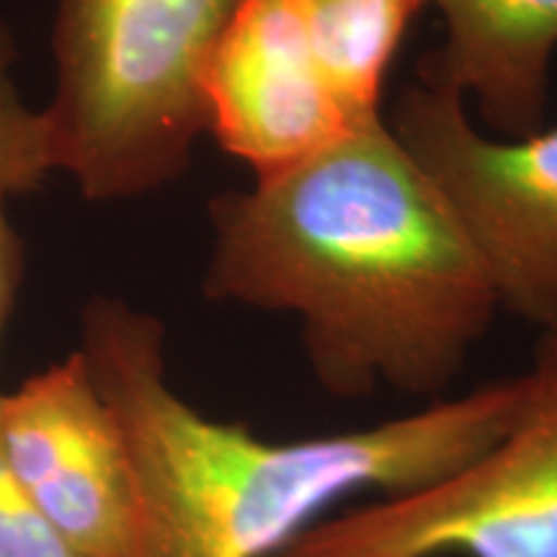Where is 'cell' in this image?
I'll use <instances>...</instances> for the list:
<instances>
[{"instance_id":"obj_1","label":"cell","mask_w":557,"mask_h":557,"mask_svg":"<svg viewBox=\"0 0 557 557\" xmlns=\"http://www.w3.org/2000/svg\"><path fill=\"white\" fill-rule=\"evenodd\" d=\"M205 295L299 318L336 398H438L498 312L475 248L385 116L209 201Z\"/></svg>"},{"instance_id":"obj_2","label":"cell","mask_w":557,"mask_h":557,"mask_svg":"<svg viewBox=\"0 0 557 557\" xmlns=\"http://www.w3.org/2000/svg\"><path fill=\"white\" fill-rule=\"evenodd\" d=\"M81 336L135 472L129 557H276L344 498H400L455 475L506 434L524 400L519 374L367 429L269 442L181 398L150 312L94 297Z\"/></svg>"},{"instance_id":"obj_3","label":"cell","mask_w":557,"mask_h":557,"mask_svg":"<svg viewBox=\"0 0 557 557\" xmlns=\"http://www.w3.org/2000/svg\"><path fill=\"white\" fill-rule=\"evenodd\" d=\"M240 0H58V169L94 201L135 199L189 169L205 73Z\"/></svg>"},{"instance_id":"obj_4","label":"cell","mask_w":557,"mask_h":557,"mask_svg":"<svg viewBox=\"0 0 557 557\" xmlns=\"http://www.w3.org/2000/svg\"><path fill=\"white\" fill-rule=\"evenodd\" d=\"M504 436L426 491L318 521L276 557H557V329Z\"/></svg>"},{"instance_id":"obj_5","label":"cell","mask_w":557,"mask_h":557,"mask_svg":"<svg viewBox=\"0 0 557 557\" xmlns=\"http://www.w3.org/2000/svg\"><path fill=\"white\" fill-rule=\"evenodd\" d=\"M387 124L468 235L498 310L557 329V127L483 135L457 90L421 75L400 90Z\"/></svg>"},{"instance_id":"obj_6","label":"cell","mask_w":557,"mask_h":557,"mask_svg":"<svg viewBox=\"0 0 557 557\" xmlns=\"http://www.w3.org/2000/svg\"><path fill=\"white\" fill-rule=\"evenodd\" d=\"M0 449L32 504L83 557H129L137 485L81 351L0 393Z\"/></svg>"},{"instance_id":"obj_7","label":"cell","mask_w":557,"mask_h":557,"mask_svg":"<svg viewBox=\"0 0 557 557\" xmlns=\"http://www.w3.org/2000/svg\"><path fill=\"white\" fill-rule=\"evenodd\" d=\"M207 132L256 181L359 127L320 65L297 0H240L205 73Z\"/></svg>"},{"instance_id":"obj_8","label":"cell","mask_w":557,"mask_h":557,"mask_svg":"<svg viewBox=\"0 0 557 557\" xmlns=\"http://www.w3.org/2000/svg\"><path fill=\"white\" fill-rule=\"evenodd\" d=\"M447 24V41L418 65L421 78L478 101L504 139L545 129L549 65L557 50V0H426Z\"/></svg>"},{"instance_id":"obj_9","label":"cell","mask_w":557,"mask_h":557,"mask_svg":"<svg viewBox=\"0 0 557 557\" xmlns=\"http://www.w3.org/2000/svg\"><path fill=\"white\" fill-rule=\"evenodd\" d=\"M315 54L354 124L380 120L382 86L426 0H297Z\"/></svg>"},{"instance_id":"obj_10","label":"cell","mask_w":557,"mask_h":557,"mask_svg":"<svg viewBox=\"0 0 557 557\" xmlns=\"http://www.w3.org/2000/svg\"><path fill=\"white\" fill-rule=\"evenodd\" d=\"M16 41L0 21V197L34 191L58 169L54 132L47 111L24 107L11 81Z\"/></svg>"},{"instance_id":"obj_11","label":"cell","mask_w":557,"mask_h":557,"mask_svg":"<svg viewBox=\"0 0 557 557\" xmlns=\"http://www.w3.org/2000/svg\"><path fill=\"white\" fill-rule=\"evenodd\" d=\"M0 557H83L54 532L13 478L0 449Z\"/></svg>"},{"instance_id":"obj_12","label":"cell","mask_w":557,"mask_h":557,"mask_svg":"<svg viewBox=\"0 0 557 557\" xmlns=\"http://www.w3.org/2000/svg\"><path fill=\"white\" fill-rule=\"evenodd\" d=\"M21 276H24V246L5 214V197H0V336L16 302Z\"/></svg>"}]
</instances>
